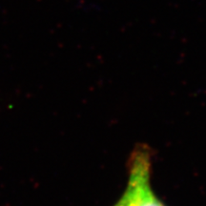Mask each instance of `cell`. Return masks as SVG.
<instances>
[{
    "label": "cell",
    "instance_id": "obj_1",
    "mask_svg": "<svg viewBox=\"0 0 206 206\" xmlns=\"http://www.w3.org/2000/svg\"><path fill=\"white\" fill-rule=\"evenodd\" d=\"M151 154L146 147L136 148L130 157L126 188L113 206H166L150 182Z\"/></svg>",
    "mask_w": 206,
    "mask_h": 206
}]
</instances>
